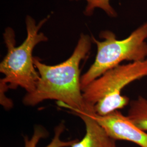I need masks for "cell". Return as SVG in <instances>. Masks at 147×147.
<instances>
[{
    "label": "cell",
    "mask_w": 147,
    "mask_h": 147,
    "mask_svg": "<svg viewBox=\"0 0 147 147\" xmlns=\"http://www.w3.org/2000/svg\"><path fill=\"white\" fill-rule=\"evenodd\" d=\"M100 37L104 40L100 42L92 37V42L96 45L97 53L94 63L81 78L82 90L123 61L136 62L147 59V22L122 40H118L115 34L110 31L101 32Z\"/></svg>",
    "instance_id": "cell-4"
},
{
    "label": "cell",
    "mask_w": 147,
    "mask_h": 147,
    "mask_svg": "<svg viewBox=\"0 0 147 147\" xmlns=\"http://www.w3.org/2000/svg\"><path fill=\"white\" fill-rule=\"evenodd\" d=\"M84 121L86 134L84 138L75 142L71 147H110L116 141L107 134L104 129L89 114L76 115Z\"/></svg>",
    "instance_id": "cell-6"
},
{
    "label": "cell",
    "mask_w": 147,
    "mask_h": 147,
    "mask_svg": "<svg viewBox=\"0 0 147 147\" xmlns=\"http://www.w3.org/2000/svg\"><path fill=\"white\" fill-rule=\"evenodd\" d=\"M65 126L64 123H60L58 126L55 129L54 136L51 142L45 147H71L75 142L78 141V139L70 140V141H62L61 138V135L62 134ZM48 134L42 127H36L33 134L31 138H28L27 136L24 137L25 147H37V144L39 141L47 137Z\"/></svg>",
    "instance_id": "cell-7"
},
{
    "label": "cell",
    "mask_w": 147,
    "mask_h": 147,
    "mask_svg": "<svg viewBox=\"0 0 147 147\" xmlns=\"http://www.w3.org/2000/svg\"><path fill=\"white\" fill-rule=\"evenodd\" d=\"M127 117L132 123L144 131H147V99L139 95L131 100Z\"/></svg>",
    "instance_id": "cell-8"
},
{
    "label": "cell",
    "mask_w": 147,
    "mask_h": 147,
    "mask_svg": "<svg viewBox=\"0 0 147 147\" xmlns=\"http://www.w3.org/2000/svg\"><path fill=\"white\" fill-rule=\"evenodd\" d=\"M87 5L84 13L87 16H90L96 8H99L105 11L108 16L115 18L117 13L110 4V0H86Z\"/></svg>",
    "instance_id": "cell-9"
},
{
    "label": "cell",
    "mask_w": 147,
    "mask_h": 147,
    "mask_svg": "<svg viewBox=\"0 0 147 147\" xmlns=\"http://www.w3.org/2000/svg\"><path fill=\"white\" fill-rule=\"evenodd\" d=\"M110 147H117V145H116V141L113 142V143L112 144V145H111Z\"/></svg>",
    "instance_id": "cell-10"
},
{
    "label": "cell",
    "mask_w": 147,
    "mask_h": 147,
    "mask_svg": "<svg viewBox=\"0 0 147 147\" xmlns=\"http://www.w3.org/2000/svg\"><path fill=\"white\" fill-rule=\"evenodd\" d=\"M47 20L44 19L37 25L35 20L27 16V37L19 47L16 46L15 33L11 28L3 34L7 53L0 64V72L4 74L1 80V94L8 89H16L20 87L27 93H31L36 88L39 74L34 64L33 51L40 42H46L47 38L39 29Z\"/></svg>",
    "instance_id": "cell-2"
},
{
    "label": "cell",
    "mask_w": 147,
    "mask_h": 147,
    "mask_svg": "<svg viewBox=\"0 0 147 147\" xmlns=\"http://www.w3.org/2000/svg\"><path fill=\"white\" fill-rule=\"evenodd\" d=\"M147 76V59L120 64L93 81L83 90L87 107L99 116H106L129 105L130 98L121 94L127 85Z\"/></svg>",
    "instance_id": "cell-3"
},
{
    "label": "cell",
    "mask_w": 147,
    "mask_h": 147,
    "mask_svg": "<svg viewBox=\"0 0 147 147\" xmlns=\"http://www.w3.org/2000/svg\"><path fill=\"white\" fill-rule=\"evenodd\" d=\"M114 140L126 141L140 147H147V133L135 126L128 117L119 110L106 116L89 114Z\"/></svg>",
    "instance_id": "cell-5"
},
{
    "label": "cell",
    "mask_w": 147,
    "mask_h": 147,
    "mask_svg": "<svg viewBox=\"0 0 147 147\" xmlns=\"http://www.w3.org/2000/svg\"><path fill=\"white\" fill-rule=\"evenodd\" d=\"M92 42L88 35L81 34L71 56L57 65H49L34 57V64L40 78L34 90L24 97V104L34 106L44 100H55L76 115L94 113L84 102L80 69L81 61L90 50Z\"/></svg>",
    "instance_id": "cell-1"
}]
</instances>
